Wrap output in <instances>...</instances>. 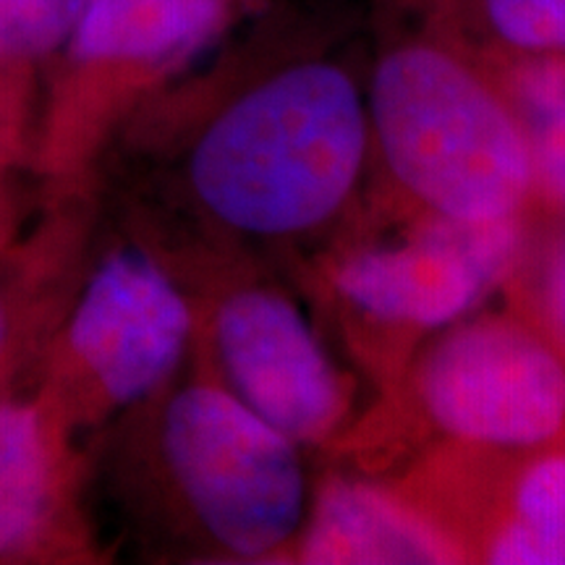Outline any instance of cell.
I'll use <instances>...</instances> for the list:
<instances>
[{"label": "cell", "mask_w": 565, "mask_h": 565, "mask_svg": "<svg viewBox=\"0 0 565 565\" xmlns=\"http://www.w3.org/2000/svg\"><path fill=\"white\" fill-rule=\"evenodd\" d=\"M301 445L231 391L192 385L162 416V456L204 532L231 555L280 553L309 511Z\"/></svg>", "instance_id": "cell-3"}, {"label": "cell", "mask_w": 565, "mask_h": 565, "mask_svg": "<svg viewBox=\"0 0 565 565\" xmlns=\"http://www.w3.org/2000/svg\"><path fill=\"white\" fill-rule=\"evenodd\" d=\"M3 330H6V322H3V309H0V343H3Z\"/></svg>", "instance_id": "cell-16"}, {"label": "cell", "mask_w": 565, "mask_h": 565, "mask_svg": "<svg viewBox=\"0 0 565 565\" xmlns=\"http://www.w3.org/2000/svg\"><path fill=\"white\" fill-rule=\"evenodd\" d=\"M231 0H87L71 53L84 63H168L225 24Z\"/></svg>", "instance_id": "cell-9"}, {"label": "cell", "mask_w": 565, "mask_h": 565, "mask_svg": "<svg viewBox=\"0 0 565 565\" xmlns=\"http://www.w3.org/2000/svg\"><path fill=\"white\" fill-rule=\"evenodd\" d=\"M482 561L565 565V450L534 456L515 475L503 519L484 542Z\"/></svg>", "instance_id": "cell-10"}, {"label": "cell", "mask_w": 565, "mask_h": 565, "mask_svg": "<svg viewBox=\"0 0 565 565\" xmlns=\"http://www.w3.org/2000/svg\"><path fill=\"white\" fill-rule=\"evenodd\" d=\"M296 553L315 565H422L463 561L458 542L401 494L335 477L309 503Z\"/></svg>", "instance_id": "cell-8"}, {"label": "cell", "mask_w": 565, "mask_h": 565, "mask_svg": "<svg viewBox=\"0 0 565 565\" xmlns=\"http://www.w3.org/2000/svg\"><path fill=\"white\" fill-rule=\"evenodd\" d=\"M47 498V456L40 419L26 406H0V553L40 524Z\"/></svg>", "instance_id": "cell-12"}, {"label": "cell", "mask_w": 565, "mask_h": 565, "mask_svg": "<svg viewBox=\"0 0 565 565\" xmlns=\"http://www.w3.org/2000/svg\"><path fill=\"white\" fill-rule=\"evenodd\" d=\"M521 217L450 221L429 215L404 242L349 254L333 286L364 320L404 330H443L508 278L521 252Z\"/></svg>", "instance_id": "cell-5"}, {"label": "cell", "mask_w": 565, "mask_h": 565, "mask_svg": "<svg viewBox=\"0 0 565 565\" xmlns=\"http://www.w3.org/2000/svg\"><path fill=\"white\" fill-rule=\"evenodd\" d=\"M192 333V312L147 254L124 249L89 280L71 345L116 404H134L171 377Z\"/></svg>", "instance_id": "cell-7"}, {"label": "cell", "mask_w": 565, "mask_h": 565, "mask_svg": "<svg viewBox=\"0 0 565 565\" xmlns=\"http://www.w3.org/2000/svg\"><path fill=\"white\" fill-rule=\"evenodd\" d=\"M500 84L524 129L534 189L565 207V53L513 55Z\"/></svg>", "instance_id": "cell-11"}, {"label": "cell", "mask_w": 565, "mask_h": 565, "mask_svg": "<svg viewBox=\"0 0 565 565\" xmlns=\"http://www.w3.org/2000/svg\"><path fill=\"white\" fill-rule=\"evenodd\" d=\"M479 11L511 55L565 53V0H479Z\"/></svg>", "instance_id": "cell-13"}, {"label": "cell", "mask_w": 565, "mask_h": 565, "mask_svg": "<svg viewBox=\"0 0 565 565\" xmlns=\"http://www.w3.org/2000/svg\"><path fill=\"white\" fill-rule=\"evenodd\" d=\"M370 145L364 87L341 63L296 61L242 92L207 126L189 173L221 223L288 238L343 210Z\"/></svg>", "instance_id": "cell-1"}, {"label": "cell", "mask_w": 565, "mask_h": 565, "mask_svg": "<svg viewBox=\"0 0 565 565\" xmlns=\"http://www.w3.org/2000/svg\"><path fill=\"white\" fill-rule=\"evenodd\" d=\"M547 307L550 315L565 338V249L557 254L547 273Z\"/></svg>", "instance_id": "cell-15"}, {"label": "cell", "mask_w": 565, "mask_h": 565, "mask_svg": "<svg viewBox=\"0 0 565 565\" xmlns=\"http://www.w3.org/2000/svg\"><path fill=\"white\" fill-rule=\"evenodd\" d=\"M364 95L374 147L429 215L521 217L532 160L500 79L443 42L408 40L380 55Z\"/></svg>", "instance_id": "cell-2"}, {"label": "cell", "mask_w": 565, "mask_h": 565, "mask_svg": "<svg viewBox=\"0 0 565 565\" xmlns=\"http://www.w3.org/2000/svg\"><path fill=\"white\" fill-rule=\"evenodd\" d=\"M215 349L228 391L296 445L333 437L351 391L301 307L275 288H244L221 303Z\"/></svg>", "instance_id": "cell-6"}, {"label": "cell", "mask_w": 565, "mask_h": 565, "mask_svg": "<svg viewBox=\"0 0 565 565\" xmlns=\"http://www.w3.org/2000/svg\"><path fill=\"white\" fill-rule=\"evenodd\" d=\"M414 398L424 419L458 443L547 448L565 435V356L513 317L469 315L424 349Z\"/></svg>", "instance_id": "cell-4"}, {"label": "cell", "mask_w": 565, "mask_h": 565, "mask_svg": "<svg viewBox=\"0 0 565 565\" xmlns=\"http://www.w3.org/2000/svg\"><path fill=\"white\" fill-rule=\"evenodd\" d=\"M87 0H0V58L42 55L71 40Z\"/></svg>", "instance_id": "cell-14"}]
</instances>
